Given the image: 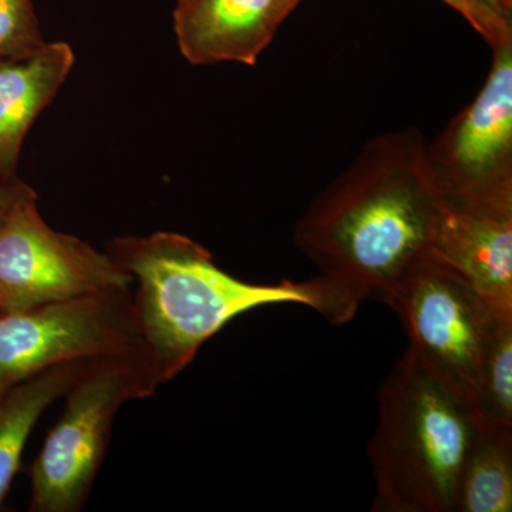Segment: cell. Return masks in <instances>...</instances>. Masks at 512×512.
I'll list each match as a JSON object with an SVG mask.
<instances>
[{
    "label": "cell",
    "mask_w": 512,
    "mask_h": 512,
    "mask_svg": "<svg viewBox=\"0 0 512 512\" xmlns=\"http://www.w3.org/2000/svg\"><path fill=\"white\" fill-rule=\"evenodd\" d=\"M427 146L414 127L372 138L296 224L299 251L359 305L387 303L430 252L443 198Z\"/></svg>",
    "instance_id": "1"
},
{
    "label": "cell",
    "mask_w": 512,
    "mask_h": 512,
    "mask_svg": "<svg viewBox=\"0 0 512 512\" xmlns=\"http://www.w3.org/2000/svg\"><path fill=\"white\" fill-rule=\"evenodd\" d=\"M107 252L133 279L134 322L160 386L183 373L227 323L252 309L296 303L338 325L359 311L348 292L322 275L278 284L235 278L215 264L208 249L178 232L124 235Z\"/></svg>",
    "instance_id": "2"
},
{
    "label": "cell",
    "mask_w": 512,
    "mask_h": 512,
    "mask_svg": "<svg viewBox=\"0 0 512 512\" xmlns=\"http://www.w3.org/2000/svg\"><path fill=\"white\" fill-rule=\"evenodd\" d=\"M480 421L473 403L412 349L386 377L369 453L372 511L454 512L458 476Z\"/></svg>",
    "instance_id": "3"
},
{
    "label": "cell",
    "mask_w": 512,
    "mask_h": 512,
    "mask_svg": "<svg viewBox=\"0 0 512 512\" xmlns=\"http://www.w3.org/2000/svg\"><path fill=\"white\" fill-rule=\"evenodd\" d=\"M160 387L144 352L90 360L67 393L62 416L29 468L32 512L82 511L121 407Z\"/></svg>",
    "instance_id": "4"
},
{
    "label": "cell",
    "mask_w": 512,
    "mask_h": 512,
    "mask_svg": "<svg viewBox=\"0 0 512 512\" xmlns=\"http://www.w3.org/2000/svg\"><path fill=\"white\" fill-rule=\"evenodd\" d=\"M109 252L50 227L37 195L20 198L0 224V313L130 289Z\"/></svg>",
    "instance_id": "5"
},
{
    "label": "cell",
    "mask_w": 512,
    "mask_h": 512,
    "mask_svg": "<svg viewBox=\"0 0 512 512\" xmlns=\"http://www.w3.org/2000/svg\"><path fill=\"white\" fill-rule=\"evenodd\" d=\"M386 305L402 320L420 362L473 403L485 338L501 309L488 305L431 252L404 276Z\"/></svg>",
    "instance_id": "6"
},
{
    "label": "cell",
    "mask_w": 512,
    "mask_h": 512,
    "mask_svg": "<svg viewBox=\"0 0 512 512\" xmlns=\"http://www.w3.org/2000/svg\"><path fill=\"white\" fill-rule=\"evenodd\" d=\"M134 352L144 350L131 288L0 313V399L50 367Z\"/></svg>",
    "instance_id": "7"
},
{
    "label": "cell",
    "mask_w": 512,
    "mask_h": 512,
    "mask_svg": "<svg viewBox=\"0 0 512 512\" xmlns=\"http://www.w3.org/2000/svg\"><path fill=\"white\" fill-rule=\"evenodd\" d=\"M493 53L476 99L427 146L434 181L447 204L512 202V40Z\"/></svg>",
    "instance_id": "8"
},
{
    "label": "cell",
    "mask_w": 512,
    "mask_h": 512,
    "mask_svg": "<svg viewBox=\"0 0 512 512\" xmlns=\"http://www.w3.org/2000/svg\"><path fill=\"white\" fill-rule=\"evenodd\" d=\"M430 252L466 279L488 305L512 311V202L443 201Z\"/></svg>",
    "instance_id": "9"
},
{
    "label": "cell",
    "mask_w": 512,
    "mask_h": 512,
    "mask_svg": "<svg viewBox=\"0 0 512 512\" xmlns=\"http://www.w3.org/2000/svg\"><path fill=\"white\" fill-rule=\"evenodd\" d=\"M302 0H184L174 9L178 47L195 66H254Z\"/></svg>",
    "instance_id": "10"
},
{
    "label": "cell",
    "mask_w": 512,
    "mask_h": 512,
    "mask_svg": "<svg viewBox=\"0 0 512 512\" xmlns=\"http://www.w3.org/2000/svg\"><path fill=\"white\" fill-rule=\"evenodd\" d=\"M74 53L46 42L35 55L0 63V175L15 178L20 148L39 114L72 72Z\"/></svg>",
    "instance_id": "11"
},
{
    "label": "cell",
    "mask_w": 512,
    "mask_h": 512,
    "mask_svg": "<svg viewBox=\"0 0 512 512\" xmlns=\"http://www.w3.org/2000/svg\"><path fill=\"white\" fill-rule=\"evenodd\" d=\"M90 360H74L43 370L16 384L0 399V507L19 473L23 451L37 421L64 397Z\"/></svg>",
    "instance_id": "12"
},
{
    "label": "cell",
    "mask_w": 512,
    "mask_h": 512,
    "mask_svg": "<svg viewBox=\"0 0 512 512\" xmlns=\"http://www.w3.org/2000/svg\"><path fill=\"white\" fill-rule=\"evenodd\" d=\"M512 511V429L480 424L458 476L454 512Z\"/></svg>",
    "instance_id": "13"
},
{
    "label": "cell",
    "mask_w": 512,
    "mask_h": 512,
    "mask_svg": "<svg viewBox=\"0 0 512 512\" xmlns=\"http://www.w3.org/2000/svg\"><path fill=\"white\" fill-rule=\"evenodd\" d=\"M473 406L480 424L512 429V311H498L491 320Z\"/></svg>",
    "instance_id": "14"
},
{
    "label": "cell",
    "mask_w": 512,
    "mask_h": 512,
    "mask_svg": "<svg viewBox=\"0 0 512 512\" xmlns=\"http://www.w3.org/2000/svg\"><path fill=\"white\" fill-rule=\"evenodd\" d=\"M45 45L32 0H0V63L35 55Z\"/></svg>",
    "instance_id": "15"
},
{
    "label": "cell",
    "mask_w": 512,
    "mask_h": 512,
    "mask_svg": "<svg viewBox=\"0 0 512 512\" xmlns=\"http://www.w3.org/2000/svg\"><path fill=\"white\" fill-rule=\"evenodd\" d=\"M441 2L457 10L470 23L471 28L491 46V49L511 42V18L500 15L478 0H441Z\"/></svg>",
    "instance_id": "16"
},
{
    "label": "cell",
    "mask_w": 512,
    "mask_h": 512,
    "mask_svg": "<svg viewBox=\"0 0 512 512\" xmlns=\"http://www.w3.org/2000/svg\"><path fill=\"white\" fill-rule=\"evenodd\" d=\"M32 192V188L18 183L15 178H6L0 175V224H2L6 215L12 210L13 205L20 198L26 197V195L32 194Z\"/></svg>",
    "instance_id": "17"
},
{
    "label": "cell",
    "mask_w": 512,
    "mask_h": 512,
    "mask_svg": "<svg viewBox=\"0 0 512 512\" xmlns=\"http://www.w3.org/2000/svg\"><path fill=\"white\" fill-rule=\"evenodd\" d=\"M478 2L495 10L500 15L511 18L512 6L508 5L507 0H478Z\"/></svg>",
    "instance_id": "18"
},
{
    "label": "cell",
    "mask_w": 512,
    "mask_h": 512,
    "mask_svg": "<svg viewBox=\"0 0 512 512\" xmlns=\"http://www.w3.org/2000/svg\"><path fill=\"white\" fill-rule=\"evenodd\" d=\"M508 5L512 6V0H507Z\"/></svg>",
    "instance_id": "19"
},
{
    "label": "cell",
    "mask_w": 512,
    "mask_h": 512,
    "mask_svg": "<svg viewBox=\"0 0 512 512\" xmlns=\"http://www.w3.org/2000/svg\"><path fill=\"white\" fill-rule=\"evenodd\" d=\"M177 2H184V0H177Z\"/></svg>",
    "instance_id": "20"
}]
</instances>
